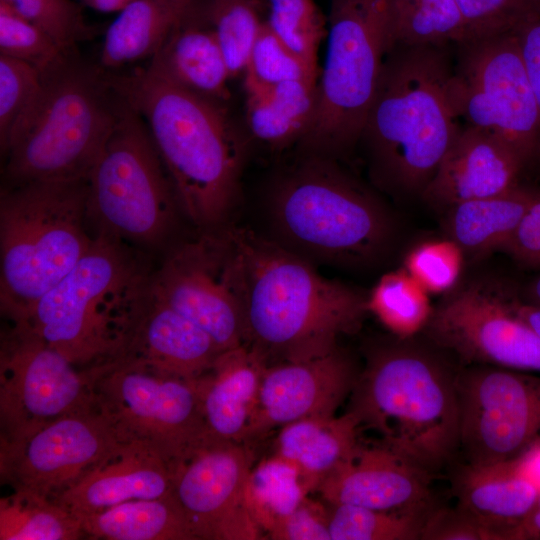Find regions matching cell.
Segmentation results:
<instances>
[{
	"label": "cell",
	"mask_w": 540,
	"mask_h": 540,
	"mask_svg": "<svg viewBox=\"0 0 540 540\" xmlns=\"http://www.w3.org/2000/svg\"><path fill=\"white\" fill-rule=\"evenodd\" d=\"M107 74L116 93L144 120L191 222L199 231L228 225L247 147L223 102L181 88L146 67Z\"/></svg>",
	"instance_id": "1"
},
{
	"label": "cell",
	"mask_w": 540,
	"mask_h": 540,
	"mask_svg": "<svg viewBox=\"0 0 540 540\" xmlns=\"http://www.w3.org/2000/svg\"><path fill=\"white\" fill-rule=\"evenodd\" d=\"M243 274L246 345L267 366L307 360L338 347L368 312L367 297L320 275L273 239L234 226Z\"/></svg>",
	"instance_id": "2"
},
{
	"label": "cell",
	"mask_w": 540,
	"mask_h": 540,
	"mask_svg": "<svg viewBox=\"0 0 540 540\" xmlns=\"http://www.w3.org/2000/svg\"><path fill=\"white\" fill-rule=\"evenodd\" d=\"M452 46L386 54L359 142L373 181L390 193L421 195L461 127L446 95Z\"/></svg>",
	"instance_id": "3"
},
{
	"label": "cell",
	"mask_w": 540,
	"mask_h": 540,
	"mask_svg": "<svg viewBox=\"0 0 540 540\" xmlns=\"http://www.w3.org/2000/svg\"><path fill=\"white\" fill-rule=\"evenodd\" d=\"M407 340L370 352L348 411L380 444L434 475L459 450L457 373Z\"/></svg>",
	"instance_id": "4"
},
{
	"label": "cell",
	"mask_w": 540,
	"mask_h": 540,
	"mask_svg": "<svg viewBox=\"0 0 540 540\" xmlns=\"http://www.w3.org/2000/svg\"><path fill=\"white\" fill-rule=\"evenodd\" d=\"M131 245L97 233L87 253L16 323L81 369L121 355L151 294Z\"/></svg>",
	"instance_id": "5"
},
{
	"label": "cell",
	"mask_w": 540,
	"mask_h": 540,
	"mask_svg": "<svg viewBox=\"0 0 540 540\" xmlns=\"http://www.w3.org/2000/svg\"><path fill=\"white\" fill-rule=\"evenodd\" d=\"M335 160L305 154L274 181L266 206L273 240L311 263L371 261L388 242V215Z\"/></svg>",
	"instance_id": "6"
},
{
	"label": "cell",
	"mask_w": 540,
	"mask_h": 540,
	"mask_svg": "<svg viewBox=\"0 0 540 540\" xmlns=\"http://www.w3.org/2000/svg\"><path fill=\"white\" fill-rule=\"evenodd\" d=\"M87 180L11 184L0 196V305L21 320L90 249Z\"/></svg>",
	"instance_id": "7"
},
{
	"label": "cell",
	"mask_w": 540,
	"mask_h": 540,
	"mask_svg": "<svg viewBox=\"0 0 540 540\" xmlns=\"http://www.w3.org/2000/svg\"><path fill=\"white\" fill-rule=\"evenodd\" d=\"M120 103L106 71L70 55L45 75L37 108L4 155L9 185L87 180Z\"/></svg>",
	"instance_id": "8"
},
{
	"label": "cell",
	"mask_w": 540,
	"mask_h": 540,
	"mask_svg": "<svg viewBox=\"0 0 540 540\" xmlns=\"http://www.w3.org/2000/svg\"><path fill=\"white\" fill-rule=\"evenodd\" d=\"M327 52L305 154L336 159L360 141L386 54L391 0H330Z\"/></svg>",
	"instance_id": "9"
},
{
	"label": "cell",
	"mask_w": 540,
	"mask_h": 540,
	"mask_svg": "<svg viewBox=\"0 0 540 540\" xmlns=\"http://www.w3.org/2000/svg\"><path fill=\"white\" fill-rule=\"evenodd\" d=\"M177 205L144 120L121 98L113 130L87 178L89 221L97 233L157 247L172 231Z\"/></svg>",
	"instance_id": "10"
},
{
	"label": "cell",
	"mask_w": 540,
	"mask_h": 540,
	"mask_svg": "<svg viewBox=\"0 0 540 540\" xmlns=\"http://www.w3.org/2000/svg\"><path fill=\"white\" fill-rule=\"evenodd\" d=\"M95 403L123 442H139L174 468L210 435L196 379L129 356L90 368Z\"/></svg>",
	"instance_id": "11"
},
{
	"label": "cell",
	"mask_w": 540,
	"mask_h": 540,
	"mask_svg": "<svg viewBox=\"0 0 540 540\" xmlns=\"http://www.w3.org/2000/svg\"><path fill=\"white\" fill-rule=\"evenodd\" d=\"M446 95L458 119L498 136L524 165L540 151V109L517 34L454 44Z\"/></svg>",
	"instance_id": "12"
},
{
	"label": "cell",
	"mask_w": 540,
	"mask_h": 540,
	"mask_svg": "<svg viewBox=\"0 0 540 540\" xmlns=\"http://www.w3.org/2000/svg\"><path fill=\"white\" fill-rule=\"evenodd\" d=\"M152 294L204 329L222 351L246 345L242 261L234 226L170 251L152 272Z\"/></svg>",
	"instance_id": "13"
},
{
	"label": "cell",
	"mask_w": 540,
	"mask_h": 540,
	"mask_svg": "<svg viewBox=\"0 0 540 540\" xmlns=\"http://www.w3.org/2000/svg\"><path fill=\"white\" fill-rule=\"evenodd\" d=\"M93 375L21 323L2 333L1 440L24 438L65 415L94 407Z\"/></svg>",
	"instance_id": "14"
},
{
	"label": "cell",
	"mask_w": 540,
	"mask_h": 540,
	"mask_svg": "<svg viewBox=\"0 0 540 540\" xmlns=\"http://www.w3.org/2000/svg\"><path fill=\"white\" fill-rule=\"evenodd\" d=\"M456 383L467 464L514 460L540 441V376L476 365L458 372Z\"/></svg>",
	"instance_id": "15"
},
{
	"label": "cell",
	"mask_w": 540,
	"mask_h": 540,
	"mask_svg": "<svg viewBox=\"0 0 540 540\" xmlns=\"http://www.w3.org/2000/svg\"><path fill=\"white\" fill-rule=\"evenodd\" d=\"M125 443L95 405L24 438L1 440V479L14 490L54 499Z\"/></svg>",
	"instance_id": "16"
},
{
	"label": "cell",
	"mask_w": 540,
	"mask_h": 540,
	"mask_svg": "<svg viewBox=\"0 0 540 540\" xmlns=\"http://www.w3.org/2000/svg\"><path fill=\"white\" fill-rule=\"evenodd\" d=\"M425 329L463 362L540 372V337L516 313L513 300L486 286L470 284L448 295Z\"/></svg>",
	"instance_id": "17"
},
{
	"label": "cell",
	"mask_w": 540,
	"mask_h": 540,
	"mask_svg": "<svg viewBox=\"0 0 540 540\" xmlns=\"http://www.w3.org/2000/svg\"><path fill=\"white\" fill-rule=\"evenodd\" d=\"M253 455L245 443L209 436L173 470L172 492L197 540H256L245 498Z\"/></svg>",
	"instance_id": "18"
},
{
	"label": "cell",
	"mask_w": 540,
	"mask_h": 540,
	"mask_svg": "<svg viewBox=\"0 0 540 540\" xmlns=\"http://www.w3.org/2000/svg\"><path fill=\"white\" fill-rule=\"evenodd\" d=\"M358 373L339 347L307 360L267 366L247 442L292 422L336 415Z\"/></svg>",
	"instance_id": "19"
},
{
	"label": "cell",
	"mask_w": 540,
	"mask_h": 540,
	"mask_svg": "<svg viewBox=\"0 0 540 540\" xmlns=\"http://www.w3.org/2000/svg\"><path fill=\"white\" fill-rule=\"evenodd\" d=\"M433 475L391 449L361 441L320 483L316 492L332 505L383 511L432 509Z\"/></svg>",
	"instance_id": "20"
},
{
	"label": "cell",
	"mask_w": 540,
	"mask_h": 540,
	"mask_svg": "<svg viewBox=\"0 0 540 540\" xmlns=\"http://www.w3.org/2000/svg\"><path fill=\"white\" fill-rule=\"evenodd\" d=\"M524 166L498 136L464 124L421 196L445 208L494 196L517 186Z\"/></svg>",
	"instance_id": "21"
},
{
	"label": "cell",
	"mask_w": 540,
	"mask_h": 540,
	"mask_svg": "<svg viewBox=\"0 0 540 540\" xmlns=\"http://www.w3.org/2000/svg\"><path fill=\"white\" fill-rule=\"evenodd\" d=\"M172 469L139 442H127L53 500L76 516L91 514L136 499L172 493Z\"/></svg>",
	"instance_id": "22"
},
{
	"label": "cell",
	"mask_w": 540,
	"mask_h": 540,
	"mask_svg": "<svg viewBox=\"0 0 540 540\" xmlns=\"http://www.w3.org/2000/svg\"><path fill=\"white\" fill-rule=\"evenodd\" d=\"M222 352L204 329L151 292L121 355L175 376L197 379Z\"/></svg>",
	"instance_id": "23"
},
{
	"label": "cell",
	"mask_w": 540,
	"mask_h": 540,
	"mask_svg": "<svg viewBox=\"0 0 540 540\" xmlns=\"http://www.w3.org/2000/svg\"><path fill=\"white\" fill-rule=\"evenodd\" d=\"M266 367L255 350L242 345L223 351L212 367L196 379L211 437L247 443Z\"/></svg>",
	"instance_id": "24"
},
{
	"label": "cell",
	"mask_w": 540,
	"mask_h": 540,
	"mask_svg": "<svg viewBox=\"0 0 540 540\" xmlns=\"http://www.w3.org/2000/svg\"><path fill=\"white\" fill-rule=\"evenodd\" d=\"M146 68L198 95L220 102L229 98L228 67L197 3L181 16Z\"/></svg>",
	"instance_id": "25"
},
{
	"label": "cell",
	"mask_w": 540,
	"mask_h": 540,
	"mask_svg": "<svg viewBox=\"0 0 540 540\" xmlns=\"http://www.w3.org/2000/svg\"><path fill=\"white\" fill-rule=\"evenodd\" d=\"M457 508L510 540L511 531L535 508L540 489L517 469L515 460L467 464L453 481Z\"/></svg>",
	"instance_id": "26"
},
{
	"label": "cell",
	"mask_w": 540,
	"mask_h": 540,
	"mask_svg": "<svg viewBox=\"0 0 540 540\" xmlns=\"http://www.w3.org/2000/svg\"><path fill=\"white\" fill-rule=\"evenodd\" d=\"M360 424L354 414L302 419L280 428L275 454L298 470L309 493L359 443Z\"/></svg>",
	"instance_id": "27"
},
{
	"label": "cell",
	"mask_w": 540,
	"mask_h": 540,
	"mask_svg": "<svg viewBox=\"0 0 540 540\" xmlns=\"http://www.w3.org/2000/svg\"><path fill=\"white\" fill-rule=\"evenodd\" d=\"M536 195L517 185L494 196L453 205L448 208L449 239L471 256L504 250Z\"/></svg>",
	"instance_id": "28"
},
{
	"label": "cell",
	"mask_w": 540,
	"mask_h": 540,
	"mask_svg": "<svg viewBox=\"0 0 540 540\" xmlns=\"http://www.w3.org/2000/svg\"><path fill=\"white\" fill-rule=\"evenodd\" d=\"M185 12L171 0H133L106 30L100 68L114 73L150 60Z\"/></svg>",
	"instance_id": "29"
},
{
	"label": "cell",
	"mask_w": 540,
	"mask_h": 540,
	"mask_svg": "<svg viewBox=\"0 0 540 540\" xmlns=\"http://www.w3.org/2000/svg\"><path fill=\"white\" fill-rule=\"evenodd\" d=\"M85 536L107 540H197L173 492L77 516Z\"/></svg>",
	"instance_id": "30"
},
{
	"label": "cell",
	"mask_w": 540,
	"mask_h": 540,
	"mask_svg": "<svg viewBox=\"0 0 540 540\" xmlns=\"http://www.w3.org/2000/svg\"><path fill=\"white\" fill-rule=\"evenodd\" d=\"M317 83L289 81L248 93L246 117L251 134L275 149L299 143L314 116Z\"/></svg>",
	"instance_id": "31"
},
{
	"label": "cell",
	"mask_w": 540,
	"mask_h": 540,
	"mask_svg": "<svg viewBox=\"0 0 540 540\" xmlns=\"http://www.w3.org/2000/svg\"><path fill=\"white\" fill-rule=\"evenodd\" d=\"M84 536L80 519L51 498L14 490L0 500L1 540H75Z\"/></svg>",
	"instance_id": "32"
},
{
	"label": "cell",
	"mask_w": 540,
	"mask_h": 540,
	"mask_svg": "<svg viewBox=\"0 0 540 540\" xmlns=\"http://www.w3.org/2000/svg\"><path fill=\"white\" fill-rule=\"evenodd\" d=\"M391 48L466 41L455 0H391Z\"/></svg>",
	"instance_id": "33"
},
{
	"label": "cell",
	"mask_w": 540,
	"mask_h": 540,
	"mask_svg": "<svg viewBox=\"0 0 540 540\" xmlns=\"http://www.w3.org/2000/svg\"><path fill=\"white\" fill-rule=\"evenodd\" d=\"M308 494L296 467L276 454L252 467L245 489L247 507L266 533Z\"/></svg>",
	"instance_id": "34"
},
{
	"label": "cell",
	"mask_w": 540,
	"mask_h": 540,
	"mask_svg": "<svg viewBox=\"0 0 540 540\" xmlns=\"http://www.w3.org/2000/svg\"><path fill=\"white\" fill-rule=\"evenodd\" d=\"M368 312L398 339L425 329L433 309L428 292L406 269L383 275L367 296Z\"/></svg>",
	"instance_id": "35"
},
{
	"label": "cell",
	"mask_w": 540,
	"mask_h": 540,
	"mask_svg": "<svg viewBox=\"0 0 540 540\" xmlns=\"http://www.w3.org/2000/svg\"><path fill=\"white\" fill-rule=\"evenodd\" d=\"M200 10L212 29L230 77L244 73L264 21L257 0H206Z\"/></svg>",
	"instance_id": "36"
},
{
	"label": "cell",
	"mask_w": 540,
	"mask_h": 540,
	"mask_svg": "<svg viewBox=\"0 0 540 540\" xmlns=\"http://www.w3.org/2000/svg\"><path fill=\"white\" fill-rule=\"evenodd\" d=\"M331 540H417L431 512L383 511L328 504Z\"/></svg>",
	"instance_id": "37"
},
{
	"label": "cell",
	"mask_w": 540,
	"mask_h": 540,
	"mask_svg": "<svg viewBox=\"0 0 540 540\" xmlns=\"http://www.w3.org/2000/svg\"><path fill=\"white\" fill-rule=\"evenodd\" d=\"M45 75L34 66L0 55V146L5 155L37 108Z\"/></svg>",
	"instance_id": "38"
},
{
	"label": "cell",
	"mask_w": 540,
	"mask_h": 540,
	"mask_svg": "<svg viewBox=\"0 0 540 540\" xmlns=\"http://www.w3.org/2000/svg\"><path fill=\"white\" fill-rule=\"evenodd\" d=\"M246 94L296 80L317 81L319 71L289 49L265 20L245 71Z\"/></svg>",
	"instance_id": "39"
},
{
	"label": "cell",
	"mask_w": 540,
	"mask_h": 540,
	"mask_svg": "<svg viewBox=\"0 0 540 540\" xmlns=\"http://www.w3.org/2000/svg\"><path fill=\"white\" fill-rule=\"evenodd\" d=\"M266 24L295 54L317 67L319 45L327 36L326 21L314 0H265Z\"/></svg>",
	"instance_id": "40"
},
{
	"label": "cell",
	"mask_w": 540,
	"mask_h": 540,
	"mask_svg": "<svg viewBox=\"0 0 540 540\" xmlns=\"http://www.w3.org/2000/svg\"><path fill=\"white\" fill-rule=\"evenodd\" d=\"M72 54L63 51L7 1L0 0V55L26 62L46 75Z\"/></svg>",
	"instance_id": "41"
},
{
	"label": "cell",
	"mask_w": 540,
	"mask_h": 540,
	"mask_svg": "<svg viewBox=\"0 0 540 540\" xmlns=\"http://www.w3.org/2000/svg\"><path fill=\"white\" fill-rule=\"evenodd\" d=\"M466 41L518 34L540 19V0H455Z\"/></svg>",
	"instance_id": "42"
},
{
	"label": "cell",
	"mask_w": 540,
	"mask_h": 540,
	"mask_svg": "<svg viewBox=\"0 0 540 540\" xmlns=\"http://www.w3.org/2000/svg\"><path fill=\"white\" fill-rule=\"evenodd\" d=\"M47 34L63 51L75 53L91 35L80 6L71 0H5Z\"/></svg>",
	"instance_id": "43"
},
{
	"label": "cell",
	"mask_w": 540,
	"mask_h": 540,
	"mask_svg": "<svg viewBox=\"0 0 540 540\" xmlns=\"http://www.w3.org/2000/svg\"><path fill=\"white\" fill-rule=\"evenodd\" d=\"M463 252L452 240L424 242L406 257V271L428 293L451 289L458 280Z\"/></svg>",
	"instance_id": "44"
},
{
	"label": "cell",
	"mask_w": 540,
	"mask_h": 540,
	"mask_svg": "<svg viewBox=\"0 0 540 540\" xmlns=\"http://www.w3.org/2000/svg\"><path fill=\"white\" fill-rule=\"evenodd\" d=\"M273 540H331L328 506L308 496L267 532Z\"/></svg>",
	"instance_id": "45"
},
{
	"label": "cell",
	"mask_w": 540,
	"mask_h": 540,
	"mask_svg": "<svg viewBox=\"0 0 540 540\" xmlns=\"http://www.w3.org/2000/svg\"><path fill=\"white\" fill-rule=\"evenodd\" d=\"M421 540H502L494 529L459 508L432 509L426 518Z\"/></svg>",
	"instance_id": "46"
},
{
	"label": "cell",
	"mask_w": 540,
	"mask_h": 540,
	"mask_svg": "<svg viewBox=\"0 0 540 540\" xmlns=\"http://www.w3.org/2000/svg\"><path fill=\"white\" fill-rule=\"evenodd\" d=\"M504 250L521 264L540 268V193H537Z\"/></svg>",
	"instance_id": "47"
},
{
	"label": "cell",
	"mask_w": 540,
	"mask_h": 540,
	"mask_svg": "<svg viewBox=\"0 0 540 540\" xmlns=\"http://www.w3.org/2000/svg\"><path fill=\"white\" fill-rule=\"evenodd\" d=\"M524 67L540 109V19L517 34Z\"/></svg>",
	"instance_id": "48"
},
{
	"label": "cell",
	"mask_w": 540,
	"mask_h": 540,
	"mask_svg": "<svg viewBox=\"0 0 540 540\" xmlns=\"http://www.w3.org/2000/svg\"><path fill=\"white\" fill-rule=\"evenodd\" d=\"M514 460L518 471L540 489V441Z\"/></svg>",
	"instance_id": "49"
},
{
	"label": "cell",
	"mask_w": 540,
	"mask_h": 540,
	"mask_svg": "<svg viewBox=\"0 0 540 540\" xmlns=\"http://www.w3.org/2000/svg\"><path fill=\"white\" fill-rule=\"evenodd\" d=\"M513 540L540 539V496L535 508L513 529Z\"/></svg>",
	"instance_id": "50"
},
{
	"label": "cell",
	"mask_w": 540,
	"mask_h": 540,
	"mask_svg": "<svg viewBox=\"0 0 540 540\" xmlns=\"http://www.w3.org/2000/svg\"><path fill=\"white\" fill-rule=\"evenodd\" d=\"M516 313L538 334L540 337V306L533 303H518L513 301Z\"/></svg>",
	"instance_id": "51"
},
{
	"label": "cell",
	"mask_w": 540,
	"mask_h": 540,
	"mask_svg": "<svg viewBox=\"0 0 540 540\" xmlns=\"http://www.w3.org/2000/svg\"><path fill=\"white\" fill-rule=\"evenodd\" d=\"M133 0H82L86 6L100 12H120Z\"/></svg>",
	"instance_id": "52"
},
{
	"label": "cell",
	"mask_w": 540,
	"mask_h": 540,
	"mask_svg": "<svg viewBox=\"0 0 540 540\" xmlns=\"http://www.w3.org/2000/svg\"><path fill=\"white\" fill-rule=\"evenodd\" d=\"M529 295L531 303L540 306V275L530 284Z\"/></svg>",
	"instance_id": "53"
},
{
	"label": "cell",
	"mask_w": 540,
	"mask_h": 540,
	"mask_svg": "<svg viewBox=\"0 0 540 540\" xmlns=\"http://www.w3.org/2000/svg\"><path fill=\"white\" fill-rule=\"evenodd\" d=\"M174 2L181 10L187 11L190 9L198 0H171Z\"/></svg>",
	"instance_id": "54"
}]
</instances>
